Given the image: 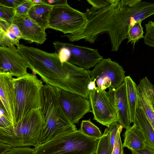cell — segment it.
<instances>
[{
    "label": "cell",
    "instance_id": "cell-1",
    "mask_svg": "<svg viewBox=\"0 0 154 154\" xmlns=\"http://www.w3.org/2000/svg\"><path fill=\"white\" fill-rule=\"evenodd\" d=\"M125 6L122 0H110L109 3L100 9H88L84 13L87 22L78 32L63 36L71 42L84 39L93 43L101 34L107 33L110 37L111 50L117 51L128 33L124 17Z\"/></svg>",
    "mask_w": 154,
    "mask_h": 154
},
{
    "label": "cell",
    "instance_id": "cell-2",
    "mask_svg": "<svg viewBox=\"0 0 154 154\" xmlns=\"http://www.w3.org/2000/svg\"><path fill=\"white\" fill-rule=\"evenodd\" d=\"M17 49L33 74L38 75L46 84L67 91L70 75L57 54L20 44Z\"/></svg>",
    "mask_w": 154,
    "mask_h": 154
},
{
    "label": "cell",
    "instance_id": "cell-3",
    "mask_svg": "<svg viewBox=\"0 0 154 154\" xmlns=\"http://www.w3.org/2000/svg\"><path fill=\"white\" fill-rule=\"evenodd\" d=\"M43 123L38 145L46 143L60 134L78 130L69 119L60 103L56 88L44 85L41 91Z\"/></svg>",
    "mask_w": 154,
    "mask_h": 154
},
{
    "label": "cell",
    "instance_id": "cell-4",
    "mask_svg": "<svg viewBox=\"0 0 154 154\" xmlns=\"http://www.w3.org/2000/svg\"><path fill=\"white\" fill-rule=\"evenodd\" d=\"M43 123L40 109L29 112L14 125L0 129V142L12 147H24L38 145Z\"/></svg>",
    "mask_w": 154,
    "mask_h": 154
},
{
    "label": "cell",
    "instance_id": "cell-5",
    "mask_svg": "<svg viewBox=\"0 0 154 154\" xmlns=\"http://www.w3.org/2000/svg\"><path fill=\"white\" fill-rule=\"evenodd\" d=\"M100 139L80 130L58 135L34 148L35 154H95Z\"/></svg>",
    "mask_w": 154,
    "mask_h": 154
},
{
    "label": "cell",
    "instance_id": "cell-6",
    "mask_svg": "<svg viewBox=\"0 0 154 154\" xmlns=\"http://www.w3.org/2000/svg\"><path fill=\"white\" fill-rule=\"evenodd\" d=\"M13 81L16 95V123L31 110L41 109V91L44 85L36 75L29 73L13 78Z\"/></svg>",
    "mask_w": 154,
    "mask_h": 154
},
{
    "label": "cell",
    "instance_id": "cell-7",
    "mask_svg": "<svg viewBox=\"0 0 154 154\" xmlns=\"http://www.w3.org/2000/svg\"><path fill=\"white\" fill-rule=\"evenodd\" d=\"M87 22L85 13L68 4L54 6L50 14L48 28L64 34L75 33L82 29Z\"/></svg>",
    "mask_w": 154,
    "mask_h": 154
},
{
    "label": "cell",
    "instance_id": "cell-8",
    "mask_svg": "<svg viewBox=\"0 0 154 154\" xmlns=\"http://www.w3.org/2000/svg\"><path fill=\"white\" fill-rule=\"evenodd\" d=\"M125 71L119 63L110 58L103 59L90 71L92 80L96 79L97 87L105 90L116 88L124 82Z\"/></svg>",
    "mask_w": 154,
    "mask_h": 154
},
{
    "label": "cell",
    "instance_id": "cell-9",
    "mask_svg": "<svg viewBox=\"0 0 154 154\" xmlns=\"http://www.w3.org/2000/svg\"><path fill=\"white\" fill-rule=\"evenodd\" d=\"M89 100L94 120L107 127L112 123L118 122L117 112L105 90L97 87L90 91Z\"/></svg>",
    "mask_w": 154,
    "mask_h": 154
},
{
    "label": "cell",
    "instance_id": "cell-10",
    "mask_svg": "<svg viewBox=\"0 0 154 154\" xmlns=\"http://www.w3.org/2000/svg\"><path fill=\"white\" fill-rule=\"evenodd\" d=\"M61 106L70 121L74 124L87 113L92 112L90 100L76 94L56 88Z\"/></svg>",
    "mask_w": 154,
    "mask_h": 154
},
{
    "label": "cell",
    "instance_id": "cell-11",
    "mask_svg": "<svg viewBox=\"0 0 154 154\" xmlns=\"http://www.w3.org/2000/svg\"><path fill=\"white\" fill-rule=\"evenodd\" d=\"M60 45L69 48L71 57L68 61L86 70L94 67L103 58L97 49L57 41Z\"/></svg>",
    "mask_w": 154,
    "mask_h": 154
},
{
    "label": "cell",
    "instance_id": "cell-12",
    "mask_svg": "<svg viewBox=\"0 0 154 154\" xmlns=\"http://www.w3.org/2000/svg\"><path fill=\"white\" fill-rule=\"evenodd\" d=\"M13 76L8 72H0V98L13 126L16 122V95Z\"/></svg>",
    "mask_w": 154,
    "mask_h": 154
},
{
    "label": "cell",
    "instance_id": "cell-13",
    "mask_svg": "<svg viewBox=\"0 0 154 154\" xmlns=\"http://www.w3.org/2000/svg\"><path fill=\"white\" fill-rule=\"evenodd\" d=\"M27 68L17 48L0 46V72H8L18 78L28 73Z\"/></svg>",
    "mask_w": 154,
    "mask_h": 154
},
{
    "label": "cell",
    "instance_id": "cell-14",
    "mask_svg": "<svg viewBox=\"0 0 154 154\" xmlns=\"http://www.w3.org/2000/svg\"><path fill=\"white\" fill-rule=\"evenodd\" d=\"M12 24L16 25L22 35V39L30 43L38 44L44 43L46 39L45 30L42 28L30 18L27 15L15 14Z\"/></svg>",
    "mask_w": 154,
    "mask_h": 154
},
{
    "label": "cell",
    "instance_id": "cell-15",
    "mask_svg": "<svg viewBox=\"0 0 154 154\" xmlns=\"http://www.w3.org/2000/svg\"><path fill=\"white\" fill-rule=\"evenodd\" d=\"M109 89L107 94L117 112L118 117V122L127 130L131 127V123L125 83L124 82L116 88Z\"/></svg>",
    "mask_w": 154,
    "mask_h": 154
},
{
    "label": "cell",
    "instance_id": "cell-16",
    "mask_svg": "<svg viewBox=\"0 0 154 154\" xmlns=\"http://www.w3.org/2000/svg\"><path fill=\"white\" fill-rule=\"evenodd\" d=\"M153 85L148 78L141 79L137 85L138 103L154 130V97Z\"/></svg>",
    "mask_w": 154,
    "mask_h": 154
},
{
    "label": "cell",
    "instance_id": "cell-17",
    "mask_svg": "<svg viewBox=\"0 0 154 154\" xmlns=\"http://www.w3.org/2000/svg\"><path fill=\"white\" fill-rule=\"evenodd\" d=\"M123 147H126L131 151L143 149L146 140L141 131L135 124L126 130L124 134Z\"/></svg>",
    "mask_w": 154,
    "mask_h": 154
},
{
    "label": "cell",
    "instance_id": "cell-18",
    "mask_svg": "<svg viewBox=\"0 0 154 154\" xmlns=\"http://www.w3.org/2000/svg\"><path fill=\"white\" fill-rule=\"evenodd\" d=\"M133 123L137 125L141 131L146 143L154 149V130L138 102Z\"/></svg>",
    "mask_w": 154,
    "mask_h": 154
},
{
    "label": "cell",
    "instance_id": "cell-19",
    "mask_svg": "<svg viewBox=\"0 0 154 154\" xmlns=\"http://www.w3.org/2000/svg\"><path fill=\"white\" fill-rule=\"evenodd\" d=\"M53 7L45 3L34 5L27 15L38 25L45 30L48 28L50 14Z\"/></svg>",
    "mask_w": 154,
    "mask_h": 154
},
{
    "label": "cell",
    "instance_id": "cell-20",
    "mask_svg": "<svg viewBox=\"0 0 154 154\" xmlns=\"http://www.w3.org/2000/svg\"><path fill=\"white\" fill-rule=\"evenodd\" d=\"M124 82L126 86L129 119L131 123L135 120L138 105L137 85L130 76H125Z\"/></svg>",
    "mask_w": 154,
    "mask_h": 154
},
{
    "label": "cell",
    "instance_id": "cell-21",
    "mask_svg": "<svg viewBox=\"0 0 154 154\" xmlns=\"http://www.w3.org/2000/svg\"><path fill=\"white\" fill-rule=\"evenodd\" d=\"M80 131L84 134L92 137L100 139L102 136L99 128L91 121V119L82 120Z\"/></svg>",
    "mask_w": 154,
    "mask_h": 154
},
{
    "label": "cell",
    "instance_id": "cell-22",
    "mask_svg": "<svg viewBox=\"0 0 154 154\" xmlns=\"http://www.w3.org/2000/svg\"><path fill=\"white\" fill-rule=\"evenodd\" d=\"M110 137L108 128L105 130L102 136L100 138L96 154H112Z\"/></svg>",
    "mask_w": 154,
    "mask_h": 154
},
{
    "label": "cell",
    "instance_id": "cell-23",
    "mask_svg": "<svg viewBox=\"0 0 154 154\" xmlns=\"http://www.w3.org/2000/svg\"><path fill=\"white\" fill-rule=\"evenodd\" d=\"M142 21L136 23L129 30L128 33L127 43L130 42L134 46L135 43L140 39L144 38L143 28L141 23Z\"/></svg>",
    "mask_w": 154,
    "mask_h": 154
},
{
    "label": "cell",
    "instance_id": "cell-24",
    "mask_svg": "<svg viewBox=\"0 0 154 154\" xmlns=\"http://www.w3.org/2000/svg\"><path fill=\"white\" fill-rule=\"evenodd\" d=\"M53 44L55 53L57 54L61 63L62 64L65 62H68L71 56L70 49L66 47L60 45L57 41L54 42Z\"/></svg>",
    "mask_w": 154,
    "mask_h": 154
},
{
    "label": "cell",
    "instance_id": "cell-25",
    "mask_svg": "<svg viewBox=\"0 0 154 154\" xmlns=\"http://www.w3.org/2000/svg\"><path fill=\"white\" fill-rule=\"evenodd\" d=\"M146 34L144 36L145 44L154 47V22L149 20L145 25Z\"/></svg>",
    "mask_w": 154,
    "mask_h": 154
},
{
    "label": "cell",
    "instance_id": "cell-26",
    "mask_svg": "<svg viewBox=\"0 0 154 154\" xmlns=\"http://www.w3.org/2000/svg\"><path fill=\"white\" fill-rule=\"evenodd\" d=\"M15 14V9L0 5V19L11 25Z\"/></svg>",
    "mask_w": 154,
    "mask_h": 154
},
{
    "label": "cell",
    "instance_id": "cell-27",
    "mask_svg": "<svg viewBox=\"0 0 154 154\" xmlns=\"http://www.w3.org/2000/svg\"><path fill=\"white\" fill-rule=\"evenodd\" d=\"M121 125L118 122H115L111 124L107 128L110 134L111 150L112 152L115 143L117 132Z\"/></svg>",
    "mask_w": 154,
    "mask_h": 154
},
{
    "label": "cell",
    "instance_id": "cell-28",
    "mask_svg": "<svg viewBox=\"0 0 154 154\" xmlns=\"http://www.w3.org/2000/svg\"><path fill=\"white\" fill-rule=\"evenodd\" d=\"M34 5L32 0H24L21 4L15 9L16 14L22 15H27L29 10Z\"/></svg>",
    "mask_w": 154,
    "mask_h": 154
},
{
    "label": "cell",
    "instance_id": "cell-29",
    "mask_svg": "<svg viewBox=\"0 0 154 154\" xmlns=\"http://www.w3.org/2000/svg\"><path fill=\"white\" fill-rule=\"evenodd\" d=\"M4 154H35V150L28 146L12 147Z\"/></svg>",
    "mask_w": 154,
    "mask_h": 154
},
{
    "label": "cell",
    "instance_id": "cell-30",
    "mask_svg": "<svg viewBox=\"0 0 154 154\" xmlns=\"http://www.w3.org/2000/svg\"><path fill=\"white\" fill-rule=\"evenodd\" d=\"M123 127L121 125L117 132L115 143L112 154H124L123 147L122 143L120 134Z\"/></svg>",
    "mask_w": 154,
    "mask_h": 154
},
{
    "label": "cell",
    "instance_id": "cell-31",
    "mask_svg": "<svg viewBox=\"0 0 154 154\" xmlns=\"http://www.w3.org/2000/svg\"><path fill=\"white\" fill-rule=\"evenodd\" d=\"M0 46L11 48H16L14 43L6 35L5 32L1 30H0Z\"/></svg>",
    "mask_w": 154,
    "mask_h": 154
},
{
    "label": "cell",
    "instance_id": "cell-32",
    "mask_svg": "<svg viewBox=\"0 0 154 154\" xmlns=\"http://www.w3.org/2000/svg\"><path fill=\"white\" fill-rule=\"evenodd\" d=\"M87 1L92 6L91 8L98 9L108 5L110 2V0H87Z\"/></svg>",
    "mask_w": 154,
    "mask_h": 154
},
{
    "label": "cell",
    "instance_id": "cell-33",
    "mask_svg": "<svg viewBox=\"0 0 154 154\" xmlns=\"http://www.w3.org/2000/svg\"><path fill=\"white\" fill-rule=\"evenodd\" d=\"M24 0H0V5L15 9L21 4Z\"/></svg>",
    "mask_w": 154,
    "mask_h": 154
},
{
    "label": "cell",
    "instance_id": "cell-34",
    "mask_svg": "<svg viewBox=\"0 0 154 154\" xmlns=\"http://www.w3.org/2000/svg\"><path fill=\"white\" fill-rule=\"evenodd\" d=\"M132 154H154V149L146 143L144 147L140 150L131 151Z\"/></svg>",
    "mask_w": 154,
    "mask_h": 154
},
{
    "label": "cell",
    "instance_id": "cell-35",
    "mask_svg": "<svg viewBox=\"0 0 154 154\" xmlns=\"http://www.w3.org/2000/svg\"><path fill=\"white\" fill-rule=\"evenodd\" d=\"M8 30L12 32L19 39H22V34L19 27L16 25L12 24L11 25Z\"/></svg>",
    "mask_w": 154,
    "mask_h": 154
},
{
    "label": "cell",
    "instance_id": "cell-36",
    "mask_svg": "<svg viewBox=\"0 0 154 154\" xmlns=\"http://www.w3.org/2000/svg\"><path fill=\"white\" fill-rule=\"evenodd\" d=\"M44 2L53 6L68 4L66 0H44Z\"/></svg>",
    "mask_w": 154,
    "mask_h": 154
},
{
    "label": "cell",
    "instance_id": "cell-37",
    "mask_svg": "<svg viewBox=\"0 0 154 154\" xmlns=\"http://www.w3.org/2000/svg\"><path fill=\"white\" fill-rule=\"evenodd\" d=\"M122 1L125 5L129 8L135 6L142 2L141 0H122Z\"/></svg>",
    "mask_w": 154,
    "mask_h": 154
},
{
    "label": "cell",
    "instance_id": "cell-38",
    "mask_svg": "<svg viewBox=\"0 0 154 154\" xmlns=\"http://www.w3.org/2000/svg\"><path fill=\"white\" fill-rule=\"evenodd\" d=\"M12 147L9 144L0 142V154H4L9 150Z\"/></svg>",
    "mask_w": 154,
    "mask_h": 154
},
{
    "label": "cell",
    "instance_id": "cell-39",
    "mask_svg": "<svg viewBox=\"0 0 154 154\" xmlns=\"http://www.w3.org/2000/svg\"><path fill=\"white\" fill-rule=\"evenodd\" d=\"M11 25L6 21L0 19V30L6 32L8 30Z\"/></svg>",
    "mask_w": 154,
    "mask_h": 154
},
{
    "label": "cell",
    "instance_id": "cell-40",
    "mask_svg": "<svg viewBox=\"0 0 154 154\" xmlns=\"http://www.w3.org/2000/svg\"><path fill=\"white\" fill-rule=\"evenodd\" d=\"M96 79H94L93 80L91 81L88 84V88L89 91H92L96 88L97 87L96 86Z\"/></svg>",
    "mask_w": 154,
    "mask_h": 154
},
{
    "label": "cell",
    "instance_id": "cell-41",
    "mask_svg": "<svg viewBox=\"0 0 154 154\" xmlns=\"http://www.w3.org/2000/svg\"><path fill=\"white\" fill-rule=\"evenodd\" d=\"M32 1L34 5L44 3V0H32Z\"/></svg>",
    "mask_w": 154,
    "mask_h": 154
},
{
    "label": "cell",
    "instance_id": "cell-42",
    "mask_svg": "<svg viewBox=\"0 0 154 154\" xmlns=\"http://www.w3.org/2000/svg\"><path fill=\"white\" fill-rule=\"evenodd\" d=\"M152 89H153V94L154 97V86L153 85V86Z\"/></svg>",
    "mask_w": 154,
    "mask_h": 154
},
{
    "label": "cell",
    "instance_id": "cell-43",
    "mask_svg": "<svg viewBox=\"0 0 154 154\" xmlns=\"http://www.w3.org/2000/svg\"><path fill=\"white\" fill-rule=\"evenodd\" d=\"M95 154H96V153Z\"/></svg>",
    "mask_w": 154,
    "mask_h": 154
}]
</instances>
